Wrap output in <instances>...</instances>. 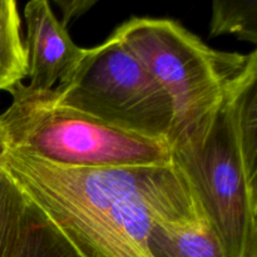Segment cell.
Instances as JSON below:
<instances>
[{
  "mask_svg": "<svg viewBox=\"0 0 257 257\" xmlns=\"http://www.w3.org/2000/svg\"><path fill=\"white\" fill-rule=\"evenodd\" d=\"M113 34L140 59L172 99L167 142L213 112L228 88L257 62V52L215 50L172 19L133 17Z\"/></svg>",
  "mask_w": 257,
  "mask_h": 257,
  "instance_id": "obj_4",
  "label": "cell"
},
{
  "mask_svg": "<svg viewBox=\"0 0 257 257\" xmlns=\"http://www.w3.org/2000/svg\"><path fill=\"white\" fill-rule=\"evenodd\" d=\"M48 94L58 104L143 137L167 141L172 130L171 97L114 34L84 49Z\"/></svg>",
  "mask_w": 257,
  "mask_h": 257,
  "instance_id": "obj_5",
  "label": "cell"
},
{
  "mask_svg": "<svg viewBox=\"0 0 257 257\" xmlns=\"http://www.w3.org/2000/svg\"><path fill=\"white\" fill-rule=\"evenodd\" d=\"M8 151H9V146H8L7 135H5L4 128H3L2 123H0V168L3 167V163H4Z\"/></svg>",
  "mask_w": 257,
  "mask_h": 257,
  "instance_id": "obj_13",
  "label": "cell"
},
{
  "mask_svg": "<svg viewBox=\"0 0 257 257\" xmlns=\"http://www.w3.org/2000/svg\"><path fill=\"white\" fill-rule=\"evenodd\" d=\"M18 5L0 0V90L9 92L29 73L28 50L22 39Z\"/></svg>",
  "mask_w": 257,
  "mask_h": 257,
  "instance_id": "obj_9",
  "label": "cell"
},
{
  "mask_svg": "<svg viewBox=\"0 0 257 257\" xmlns=\"http://www.w3.org/2000/svg\"><path fill=\"white\" fill-rule=\"evenodd\" d=\"M25 201L17 182L4 168H0V257L17 227Z\"/></svg>",
  "mask_w": 257,
  "mask_h": 257,
  "instance_id": "obj_11",
  "label": "cell"
},
{
  "mask_svg": "<svg viewBox=\"0 0 257 257\" xmlns=\"http://www.w3.org/2000/svg\"><path fill=\"white\" fill-rule=\"evenodd\" d=\"M221 35L257 44V0H215L210 38Z\"/></svg>",
  "mask_w": 257,
  "mask_h": 257,
  "instance_id": "obj_10",
  "label": "cell"
},
{
  "mask_svg": "<svg viewBox=\"0 0 257 257\" xmlns=\"http://www.w3.org/2000/svg\"><path fill=\"white\" fill-rule=\"evenodd\" d=\"M55 4L59 5L62 10L63 19L60 20V23L64 27H68L73 19L84 14L89 8L95 4V2L94 0H55Z\"/></svg>",
  "mask_w": 257,
  "mask_h": 257,
  "instance_id": "obj_12",
  "label": "cell"
},
{
  "mask_svg": "<svg viewBox=\"0 0 257 257\" xmlns=\"http://www.w3.org/2000/svg\"><path fill=\"white\" fill-rule=\"evenodd\" d=\"M0 114L10 151L64 168H119L172 165L167 141L110 127L58 104L48 92L29 93L23 83Z\"/></svg>",
  "mask_w": 257,
  "mask_h": 257,
  "instance_id": "obj_3",
  "label": "cell"
},
{
  "mask_svg": "<svg viewBox=\"0 0 257 257\" xmlns=\"http://www.w3.org/2000/svg\"><path fill=\"white\" fill-rule=\"evenodd\" d=\"M147 247L152 257H227L206 220L156 223L148 235Z\"/></svg>",
  "mask_w": 257,
  "mask_h": 257,
  "instance_id": "obj_8",
  "label": "cell"
},
{
  "mask_svg": "<svg viewBox=\"0 0 257 257\" xmlns=\"http://www.w3.org/2000/svg\"><path fill=\"white\" fill-rule=\"evenodd\" d=\"M3 168L83 257H152L156 223L206 220L173 163L64 168L9 150Z\"/></svg>",
  "mask_w": 257,
  "mask_h": 257,
  "instance_id": "obj_1",
  "label": "cell"
},
{
  "mask_svg": "<svg viewBox=\"0 0 257 257\" xmlns=\"http://www.w3.org/2000/svg\"><path fill=\"white\" fill-rule=\"evenodd\" d=\"M27 20V50L29 58V93L53 89L84 54L70 38L67 27L57 19L50 3L32 0L24 8Z\"/></svg>",
  "mask_w": 257,
  "mask_h": 257,
  "instance_id": "obj_6",
  "label": "cell"
},
{
  "mask_svg": "<svg viewBox=\"0 0 257 257\" xmlns=\"http://www.w3.org/2000/svg\"><path fill=\"white\" fill-rule=\"evenodd\" d=\"M2 257L83 256L44 212L27 198L17 227Z\"/></svg>",
  "mask_w": 257,
  "mask_h": 257,
  "instance_id": "obj_7",
  "label": "cell"
},
{
  "mask_svg": "<svg viewBox=\"0 0 257 257\" xmlns=\"http://www.w3.org/2000/svg\"><path fill=\"white\" fill-rule=\"evenodd\" d=\"M257 62L228 88L207 117L168 143L206 221L227 257H257V172L243 158L236 119V94Z\"/></svg>",
  "mask_w": 257,
  "mask_h": 257,
  "instance_id": "obj_2",
  "label": "cell"
}]
</instances>
